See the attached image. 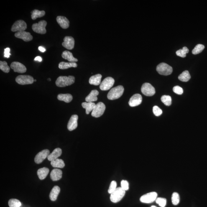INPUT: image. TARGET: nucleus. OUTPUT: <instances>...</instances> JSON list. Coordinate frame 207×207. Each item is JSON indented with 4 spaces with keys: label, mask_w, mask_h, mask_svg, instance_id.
Wrapping results in <instances>:
<instances>
[{
    "label": "nucleus",
    "mask_w": 207,
    "mask_h": 207,
    "mask_svg": "<svg viewBox=\"0 0 207 207\" xmlns=\"http://www.w3.org/2000/svg\"><path fill=\"white\" fill-rule=\"evenodd\" d=\"M75 82V77L72 76H60L57 79L56 85L59 87H64L70 86Z\"/></svg>",
    "instance_id": "nucleus-1"
},
{
    "label": "nucleus",
    "mask_w": 207,
    "mask_h": 207,
    "mask_svg": "<svg viewBox=\"0 0 207 207\" xmlns=\"http://www.w3.org/2000/svg\"><path fill=\"white\" fill-rule=\"evenodd\" d=\"M124 87L121 85L112 89L108 94V99L113 100L120 98L124 93Z\"/></svg>",
    "instance_id": "nucleus-2"
},
{
    "label": "nucleus",
    "mask_w": 207,
    "mask_h": 207,
    "mask_svg": "<svg viewBox=\"0 0 207 207\" xmlns=\"http://www.w3.org/2000/svg\"><path fill=\"white\" fill-rule=\"evenodd\" d=\"M126 191L121 187L117 188L113 193L111 194L110 200L113 203H116L120 201L125 195Z\"/></svg>",
    "instance_id": "nucleus-3"
},
{
    "label": "nucleus",
    "mask_w": 207,
    "mask_h": 207,
    "mask_svg": "<svg viewBox=\"0 0 207 207\" xmlns=\"http://www.w3.org/2000/svg\"><path fill=\"white\" fill-rule=\"evenodd\" d=\"M156 70L160 75L165 76L171 74L172 71V67L164 63L159 64L157 66Z\"/></svg>",
    "instance_id": "nucleus-4"
},
{
    "label": "nucleus",
    "mask_w": 207,
    "mask_h": 207,
    "mask_svg": "<svg viewBox=\"0 0 207 207\" xmlns=\"http://www.w3.org/2000/svg\"><path fill=\"white\" fill-rule=\"evenodd\" d=\"M47 25V22L45 21H41L38 23H35L33 25L32 29L34 32L37 33L44 34L47 32L45 27Z\"/></svg>",
    "instance_id": "nucleus-5"
},
{
    "label": "nucleus",
    "mask_w": 207,
    "mask_h": 207,
    "mask_svg": "<svg viewBox=\"0 0 207 207\" xmlns=\"http://www.w3.org/2000/svg\"><path fill=\"white\" fill-rule=\"evenodd\" d=\"M34 80L32 76L27 75H19L16 79V82L21 85L32 84L33 83Z\"/></svg>",
    "instance_id": "nucleus-6"
},
{
    "label": "nucleus",
    "mask_w": 207,
    "mask_h": 207,
    "mask_svg": "<svg viewBox=\"0 0 207 207\" xmlns=\"http://www.w3.org/2000/svg\"><path fill=\"white\" fill-rule=\"evenodd\" d=\"M106 109V106L103 103L99 102L96 105L94 109L92 111L91 115L95 117H99L102 116Z\"/></svg>",
    "instance_id": "nucleus-7"
},
{
    "label": "nucleus",
    "mask_w": 207,
    "mask_h": 207,
    "mask_svg": "<svg viewBox=\"0 0 207 207\" xmlns=\"http://www.w3.org/2000/svg\"><path fill=\"white\" fill-rule=\"evenodd\" d=\"M141 91L144 95L147 96H153L155 93V88L150 84L147 83H145L142 85Z\"/></svg>",
    "instance_id": "nucleus-8"
},
{
    "label": "nucleus",
    "mask_w": 207,
    "mask_h": 207,
    "mask_svg": "<svg viewBox=\"0 0 207 207\" xmlns=\"http://www.w3.org/2000/svg\"><path fill=\"white\" fill-rule=\"evenodd\" d=\"M114 82V78L111 77H107L103 80L100 85V89L102 91H107L113 86Z\"/></svg>",
    "instance_id": "nucleus-9"
},
{
    "label": "nucleus",
    "mask_w": 207,
    "mask_h": 207,
    "mask_svg": "<svg viewBox=\"0 0 207 207\" xmlns=\"http://www.w3.org/2000/svg\"><path fill=\"white\" fill-rule=\"evenodd\" d=\"M27 28V24L24 21L18 20L13 25L11 28V31L13 32H22L25 30Z\"/></svg>",
    "instance_id": "nucleus-10"
},
{
    "label": "nucleus",
    "mask_w": 207,
    "mask_h": 207,
    "mask_svg": "<svg viewBox=\"0 0 207 207\" xmlns=\"http://www.w3.org/2000/svg\"><path fill=\"white\" fill-rule=\"evenodd\" d=\"M157 194L155 192H150L141 197L140 201L143 203H150L155 201Z\"/></svg>",
    "instance_id": "nucleus-11"
},
{
    "label": "nucleus",
    "mask_w": 207,
    "mask_h": 207,
    "mask_svg": "<svg viewBox=\"0 0 207 207\" xmlns=\"http://www.w3.org/2000/svg\"><path fill=\"white\" fill-rule=\"evenodd\" d=\"M11 68L14 71L17 73H23L27 71V68L23 64L19 62H12L11 65Z\"/></svg>",
    "instance_id": "nucleus-12"
},
{
    "label": "nucleus",
    "mask_w": 207,
    "mask_h": 207,
    "mask_svg": "<svg viewBox=\"0 0 207 207\" xmlns=\"http://www.w3.org/2000/svg\"><path fill=\"white\" fill-rule=\"evenodd\" d=\"M50 154V151L48 149L44 150L39 152L34 158V162L37 164L41 163Z\"/></svg>",
    "instance_id": "nucleus-13"
},
{
    "label": "nucleus",
    "mask_w": 207,
    "mask_h": 207,
    "mask_svg": "<svg viewBox=\"0 0 207 207\" xmlns=\"http://www.w3.org/2000/svg\"><path fill=\"white\" fill-rule=\"evenodd\" d=\"M62 46L68 50H71L74 48L75 46V40L73 37L66 36L63 39Z\"/></svg>",
    "instance_id": "nucleus-14"
},
{
    "label": "nucleus",
    "mask_w": 207,
    "mask_h": 207,
    "mask_svg": "<svg viewBox=\"0 0 207 207\" xmlns=\"http://www.w3.org/2000/svg\"><path fill=\"white\" fill-rule=\"evenodd\" d=\"M15 36L17 38L22 39L26 42H29L33 39L32 36L30 33L25 31L16 32L15 34Z\"/></svg>",
    "instance_id": "nucleus-15"
},
{
    "label": "nucleus",
    "mask_w": 207,
    "mask_h": 207,
    "mask_svg": "<svg viewBox=\"0 0 207 207\" xmlns=\"http://www.w3.org/2000/svg\"><path fill=\"white\" fill-rule=\"evenodd\" d=\"M142 100V96L139 94H136L133 95L130 98L129 102V104L131 107L137 106L141 104Z\"/></svg>",
    "instance_id": "nucleus-16"
},
{
    "label": "nucleus",
    "mask_w": 207,
    "mask_h": 207,
    "mask_svg": "<svg viewBox=\"0 0 207 207\" xmlns=\"http://www.w3.org/2000/svg\"><path fill=\"white\" fill-rule=\"evenodd\" d=\"M78 117L77 115H72L68 122L67 128L69 131H72L78 126Z\"/></svg>",
    "instance_id": "nucleus-17"
},
{
    "label": "nucleus",
    "mask_w": 207,
    "mask_h": 207,
    "mask_svg": "<svg viewBox=\"0 0 207 207\" xmlns=\"http://www.w3.org/2000/svg\"><path fill=\"white\" fill-rule=\"evenodd\" d=\"M57 21L60 27L63 29H68L70 25V22L68 19L64 16H58Z\"/></svg>",
    "instance_id": "nucleus-18"
},
{
    "label": "nucleus",
    "mask_w": 207,
    "mask_h": 207,
    "mask_svg": "<svg viewBox=\"0 0 207 207\" xmlns=\"http://www.w3.org/2000/svg\"><path fill=\"white\" fill-rule=\"evenodd\" d=\"M62 171L58 169H54L50 173V178L53 181H57L61 179L62 176Z\"/></svg>",
    "instance_id": "nucleus-19"
},
{
    "label": "nucleus",
    "mask_w": 207,
    "mask_h": 207,
    "mask_svg": "<svg viewBox=\"0 0 207 207\" xmlns=\"http://www.w3.org/2000/svg\"><path fill=\"white\" fill-rule=\"evenodd\" d=\"M62 149L58 148L56 149L53 151L51 154H49L48 156L47 159L48 160L50 161L55 160L57 159L58 158L60 157L62 155Z\"/></svg>",
    "instance_id": "nucleus-20"
},
{
    "label": "nucleus",
    "mask_w": 207,
    "mask_h": 207,
    "mask_svg": "<svg viewBox=\"0 0 207 207\" xmlns=\"http://www.w3.org/2000/svg\"><path fill=\"white\" fill-rule=\"evenodd\" d=\"M99 94L96 90H93L91 92L90 94L85 98L87 102H93L98 100L97 96Z\"/></svg>",
    "instance_id": "nucleus-21"
},
{
    "label": "nucleus",
    "mask_w": 207,
    "mask_h": 207,
    "mask_svg": "<svg viewBox=\"0 0 207 207\" xmlns=\"http://www.w3.org/2000/svg\"><path fill=\"white\" fill-rule=\"evenodd\" d=\"M62 57L63 58L67 60L70 62H75L78 61V60L75 58L73 56L72 53L68 51H65L62 54Z\"/></svg>",
    "instance_id": "nucleus-22"
},
{
    "label": "nucleus",
    "mask_w": 207,
    "mask_h": 207,
    "mask_svg": "<svg viewBox=\"0 0 207 207\" xmlns=\"http://www.w3.org/2000/svg\"><path fill=\"white\" fill-rule=\"evenodd\" d=\"M60 191V187L57 186H54L51 191L50 196H49L51 200H52V201H55L56 200Z\"/></svg>",
    "instance_id": "nucleus-23"
},
{
    "label": "nucleus",
    "mask_w": 207,
    "mask_h": 207,
    "mask_svg": "<svg viewBox=\"0 0 207 207\" xmlns=\"http://www.w3.org/2000/svg\"><path fill=\"white\" fill-rule=\"evenodd\" d=\"M102 77V75L99 74L90 77L89 80L90 84L94 85L95 86L99 85L101 83Z\"/></svg>",
    "instance_id": "nucleus-24"
},
{
    "label": "nucleus",
    "mask_w": 207,
    "mask_h": 207,
    "mask_svg": "<svg viewBox=\"0 0 207 207\" xmlns=\"http://www.w3.org/2000/svg\"><path fill=\"white\" fill-rule=\"evenodd\" d=\"M78 66L77 64L75 62H61L59 64V68L62 70H65V69L73 67L76 68Z\"/></svg>",
    "instance_id": "nucleus-25"
},
{
    "label": "nucleus",
    "mask_w": 207,
    "mask_h": 207,
    "mask_svg": "<svg viewBox=\"0 0 207 207\" xmlns=\"http://www.w3.org/2000/svg\"><path fill=\"white\" fill-rule=\"evenodd\" d=\"M49 170L46 167L42 168L39 169L37 171V175L39 178L41 180H44L47 177L49 173Z\"/></svg>",
    "instance_id": "nucleus-26"
},
{
    "label": "nucleus",
    "mask_w": 207,
    "mask_h": 207,
    "mask_svg": "<svg viewBox=\"0 0 207 207\" xmlns=\"http://www.w3.org/2000/svg\"><path fill=\"white\" fill-rule=\"evenodd\" d=\"M57 98L60 101H63L67 103H69L72 101L73 98L72 95L70 94H60L58 95Z\"/></svg>",
    "instance_id": "nucleus-27"
},
{
    "label": "nucleus",
    "mask_w": 207,
    "mask_h": 207,
    "mask_svg": "<svg viewBox=\"0 0 207 207\" xmlns=\"http://www.w3.org/2000/svg\"><path fill=\"white\" fill-rule=\"evenodd\" d=\"M96 105L93 102H85L82 103L83 108L86 109V113L87 114H89L91 111H93Z\"/></svg>",
    "instance_id": "nucleus-28"
},
{
    "label": "nucleus",
    "mask_w": 207,
    "mask_h": 207,
    "mask_svg": "<svg viewBox=\"0 0 207 207\" xmlns=\"http://www.w3.org/2000/svg\"><path fill=\"white\" fill-rule=\"evenodd\" d=\"M31 13L32 14L31 18L33 20L37 19V18L43 17L45 14V11H40L37 9L34 10L32 12H31Z\"/></svg>",
    "instance_id": "nucleus-29"
},
{
    "label": "nucleus",
    "mask_w": 207,
    "mask_h": 207,
    "mask_svg": "<svg viewBox=\"0 0 207 207\" xmlns=\"http://www.w3.org/2000/svg\"><path fill=\"white\" fill-rule=\"evenodd\" d=\"M51 164L53 167L59 168H63L65 166L64 161L61 159H57L55 160L52 161Z\"/></svg>",
    "instance_id": "nucleus-30"
},
{
    "label": "nucleus",
    "mask_w": 207,
    "mask_h": 207,
    "mask_svg": "<svg viewBox=\"0 0 207 207\" xmlns=\"http://www.w3.org/2000/svg\"><path fill=\"white\" fill-rule=\"evenodd\" d=\"M191 76L188 71L186 70L179 76V80L183 82H187L190 79Z\"/></svg>",
    "instance_id": "nucleus-31"
},
{
    "label": "nucleus",
    "mask_w": 207,
    "mask_h": 207,
    "mask_svg": "<svg viewBox=\"0 0 207 207\" xmlns=\"http://www.w3.org/2000/svg\"><path fill=\"white\" fill-rule=\"evenodd\" d=\"M189 51V50L188 48L185 47H183V48L177 51L176 54L179 57L185 58L186 57V54L188 53Z\"/></svg>",
    "instance_id": "nucleus-32"
},
{
    "label": "nucleus",
    "mask_w": 207,
    "mask_h": 207,
    "mask_svg": "<svg viewBox=\"0 0 207 207\" xmlns=\"http://www.w3.org/2000/svg\"><path fill=\"white\" fill-rule=\"evenodd\" d=\"M8 204L9 207H21L22 205L20 201L16 199H11L10 200Z\"/></svg>",
    "instance_id": "nucleus-33"
},
{
    "label": "nucleus",
    "mask_w": 207,
    "mask_h": 207,
    "mask_svg": "<svg viewBox=\"0 0 207 207\" xmlns=\"http://www.w3.org/2000/svg\"><path fill=\"white\" fill-rule=\"evenodd\" d=\"M161 101L166 106H168L172 104V98L170 96L163 95L161 99Z\"/></svg>",
    "instance_id": "nucleus-34"
},
{
    "label": "nucleus",
    "mask_w": 207,
    "mask_h": 207,
    "mask_svg": "<svg viewBox=\"0 0 207 207\" xmlns=\"http://www.w3.org/2000/svg\"><path fill=\"white\" fill-rule=\"evenodd\" d=\"M205 46L202 44H198L196 46L195 48L192 50V53L194 55H197L201 53L205 49Z\"/></svg>",
    "instance_id": "nucleus-35"
},
{
    "label": "nucleus",
    "mask_w": 207,
    "mask_h": 207,
    "mask_svg": "<svg viewBox=\"0 0 207 207\" xmlns=\"http://www.w3.org/2000/svg\"><path fill=\"white\" fill-rule=\"evenodd\" d=\"M0 69L4 73H9L10 68L8 66L7 63L5 61H0Z\"/></svg>",
    "instance_id": "nucleus-36"
},
{
    "label": "nucleus",
    "mask_w": 207,
    "mask_h": 207,
    "mask_svg": "<svg viewBox=\"0 0 207 207\" xmlns=\"http://www.w3.org/2000/svg\"><path fill=\"white\" fill-rule=\"evenodd\" d=\"M172 200L173 205H177L178 204L180 200V196L176 192L173 193L172 196Z\"/></svg>",
    "instance_id": "nucleus-37"
},
{
    "label": "nucleus",
    "mask_w": 207,
    "mask_h": 207,
    "mask_svg": "<svg viewBox=\"0 0 207 207\" xmlns=\"http://www.w3.org/2000/svg\"><path fill=\"white\" fill-rule=\"evenodd\" d=\"M156 203L159 204L161 207H165L166 205L167 200L165 198H158L156 199Z\"/></svg>",
    "instance_id": "nucleus-38"
},
{
    "label": "nucleus",
    "mask_w": 207,
    "mask_h": 207,
    "mask_svg": "<svg viewBox=\"0 0 207 207\" xmlns=\"http://www.w3.org/2000/svg\"><path fill=\"white\" fill-rule=\"evenodd\" d=\"M117 186V183L115 181L111 182L109 187V190H108V193L109 194L113 193V192L116 190Z\"/></svg>",
    "instance_id": "nucleus-39"
},
{
    "label": "nucleus",
    "mask_w": 207,
    "mask_h": 207,
    "mask_svg": "<svg viewBox=\"0 0 207 207\" xmlns=\"http://www.w3.org/2000/svg\"><path fill=\"white\" fill-rule=\"evenodd\" d=\"M153 111L154 114H155L156 116H160L161 114H162V109H160V108L157 106H154L153 108Z\"/></svg>",
    "instance_id": "nucleus-40"
},
{
    "label": "nucleus",
    "mask_w": 207,
    "mask_h": 207,
    "mask_svg": "<svg viewBox=\"0 0 207 207\" xmlns=\"http://www.w3.org/2000/svg\"><path fill=\"white\" fill-rule=\"evenodd\" d=\"M173 91L174 93L179 95H181L183 93V90L181 87L178 86H175L173 87Z\"/></svg>",
    "instance_id": "nucleus-41"
},
{
    "label": "nucleus",
    "mask_w": 207,
    "mask_h": 207,
    "mask_svg": "<svg viewBox=\"0 0 207 207\" xmlns=\"http://www.w3.org/2000/svg\"><path fill=\"white\" fill-rule=\"evenodd\" d=\"M121 187L125 191L129 190V184L127 181L123 180L121 182Z\"/></svg>",
    "instance_id": "nucleus-42"
},
{
    "label": "nucleus",
    "mask_w": 207,
    "mask_h": 207,
    "mask_svg": "<svg viewBox=\"0 0 207 207\" xmlns=\"http://www.w3.org/2000/svg\"><path fill=\"white\" fill-rule=\"evenodd\" d=\"M10 48H7L4 50V57L7 58H9L10 56L11 55L10 53Z\"/></svg>",
    "instance_id": "nucleus-43"
},
{
    "label": "nucleus",
    "mask_w": 207,
    "mask_h": 207,
    "mask_svg": "<svg viewBox=\"0 0 207 207\" xmlns=\"http://www.w3.org/2000/svg\"><path fill=\"white\" fill-rule=\"evenodd\" d=\"M39 50L42 52H45L46 51V49L44 47H41V46L39 47Z\"/></svg>",
    "instance_id": "nucleus-44"
},
{
    "label": "nucleus",
    "mask_w": 207,
    "mask_h": 207,
    "mask_svg": "<svg viewBox=\"0 0 207 207\" xmlns=\"http://www.w3.org/2000/svg\"><path fill=\"white\" fill-rule=\"evenodd\" d=\"M34 60L41 62L42 61V58L38 56L36 57L35 58H34Z\"/></svg>",
    "instance_id": "nucleus-45"
},
{
    "label": "nucleus",
    "mask_w": 207,
    "mask_h": 207,
    "mask_svg": "<svg viewBox=\"0 0 207 207\" xmlns=\"http://www.w3.org/2000/svg\"><path fill=\"white\" fill-rule=\"evenodd\" d=\"M48 80H49V81H50V80H51L50 78H48Z\"/></svg>",
    "instance_id": "nucleus-46"
},
{
    "label": "nucleus",
    "mask_w": 207,
    "mask_h": 207,
    "mask_svg": "<svg viewBox=\"0 0 207 207\" xmlns=\"http://www.w3.org/2000/svg\"><path fill=\"white\" fill-rule=\"evenodd\" d=\"M151 207H156L155 206H151Z\"/></svg>",
    "instance_id": "nucleus-47"
},
{
    "label": "nucleus",
    "mask_w": 207,
    "mask_h": 207,
    "mask_svg": "<svg viewBox=\"0 0 207 207\" xmlns=\"http://www.w3.org/2000/svg\"><path fill=\"white\" fill-rule=\"evenodd\" d=\"M36 81H37V80H34V82H36Z\"/></svg>",
    "instance_id": "nucleus-48"
}]
</instances>
